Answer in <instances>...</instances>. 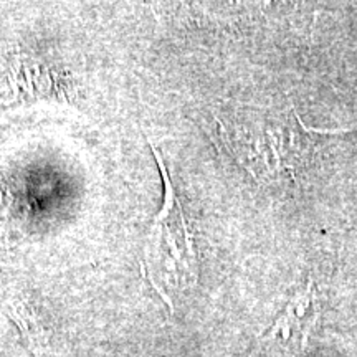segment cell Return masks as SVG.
Segmentation results:
<instances>
[{
  "instance_id": "cell-1",
  "label": "cell",
  "mask_w": 357,
  "mask_h": 357,
  "mask_svg": "<svg viewBox=\"0 0 357 357\" xmlns=\"http://www.w3.org/2000/svg\"><path fill=\"white\" fill-rule=\"evenodd\" d=\"M147 142H149L164 182V202L154 218L149 235H147L144 250V261L142 263L149 260L153 261V265L142 268V270H151L154 263L164 258V260H169V268L185 270L187 273L192 275L195 273V250L184 208L177 197V192L174 189L171 176H169V169L159 149L154 146L149 136H147Z\"/></svg>"
},
{
  "instance_id": "cell-3",
  "label": "cell",
  "mask_w": 357,
  "mask_h": 357,
  "mask_svg": "<svg viewBox=\"0 0 357 357\" xmlns=\"http://www.w3.org/2000/svg\"><path fill=\"white\" fill-rule=\"evenodd\" d=\"M15 86L22 91V96L30 100L38 98H63V91L58 86L55 75L50 66L40 63L38 60L30 56L17 58L15 68Z\"/></svg>"
},
{
  "instance_id": "cell-2",
  "label": "cell",
  "mask_w": 357,
  "mask_h": 357,
  "mask_svg": "<svg viewBox=\"0 0 357 357\" xmlns=\"http://www.w3.org/2000/svg\"><path fill=\"white\" fill-rule=\"evenodd\" d=\"M319 312L318 291H316L312 280H310L306 288L298 291L289 300L280 318L266 333L265 339L278 337L287 344L289 342V344L298 346V349H305L307 337L318 323Z\"/></svg>"
}]
</instances>
